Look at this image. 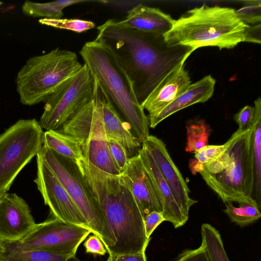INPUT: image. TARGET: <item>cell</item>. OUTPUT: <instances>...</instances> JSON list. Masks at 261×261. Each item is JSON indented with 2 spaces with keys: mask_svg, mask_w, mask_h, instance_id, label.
I'll use <instances>...</instances> for the list:
<instances>
[{
  "mask_svg": "<svg viewBox=\"0 0 261 261\" xmlns=\"http://www.w3.org/2000/svg\"><path fill=\"white\" fill-rule=\"evenodd\" d=\"M97 29L95 39L112 52L129 79L141 105L161 81L185 63L193 52L187 46L169 45L163 34L122 28L113 19Z\"/></svg>",
  "mask_w": 261,
  "mask_h": 261,
  "instance_id": "cell-1",
  "label": "cell"
},
{
  "mask_svg": "<svg viewBox=\"0 0 261 261\" xmlns=\"http://www.w3.org/2000/svg\"><path fill=\"white\" fill-rule=\"evenodd\" d=\"M79 166L115 238V245L107 251L109 255L146 250L150 238L146 236L143 217L123 176L103 172L86 160Z\"/></svg>",
  "mask_w": 261,
  "mask_h": 261,
  "instance_id": "cell-2",
  "label": "cell"
},
{
  "mask_svg": "<svg viewBox=\"0 0 261 261\" xmlns=\"http://www.w3.org/2000/svg\"><path fill=\"white\" fill-rule=\"evenodd\" d=\"M250 27L233 8L203 4L175 20L164 37L169 45L187 46L193 51L205 46L230 49L247 42Z\"/></svg>",
  "mask_w": 261,
  "mask_h": 261,
  "instance_id": "cell-3",
  "label": "cell"
},
{
  "mask_svg": "<svg viewBox=\"0 0 261 261\" xmlns=\"http://www.w3.org/2000/svg\"><path fill=\"white\" fill-rule=\"evenodd\" d=\"M80 54L98 87L142 143L149 135L148 117L136 97L129 79L112 52L95 39L86 42Z\"/></svg>",
  "mask_w": 261,
  "mask_h": 261,
  "instance_id": "cell-4",
  "label": "cell"
},
{
  "mask_svg": "<svg viewBox=\"0 0 261 261\" xmlns=\"http://www.w3.org/2000/svg\"><path fill=\"white\" fill-rule=\"evenodd\" d=\"M251 133L252 127L245 131L238 129L232 135V141L224 153L214 161L203 165L198 172L207 185L224 203L258 206L252 197Z\"/></svg>",
  "mask_w": 261,
  "mask_h": 261,
  "instance_id": "cell-5",
  "label": "cell"
},
{
  "mask_svg": "<svg viewBox=\"0 0 261 261\" xmlns=\"http://www.w3.org/2000/svg\"><path fill=\"white\" fill-rule=\"evenodd\" d=\"M83 65L75 53L59 48L29 58L15 80L20 101L27 106L45 102Z\"/></svg>",
  "mask_w": 261,
  "mask_h": 261,
  "instance_id": "cell-6",
  "label": "cell"
},
{
  "mask_svg": "<svg viewBox=\"0 0 261 261\" xmlns=\"http://www.w3.org/2000/svg\"><path fill=\"white\" fill-rule=\"evenodd\" d=\"M82 213L92 233L98 236L107 251L116 239L103 213L88 189L79 165L43 145L39 152Z\"/></svg>",
  "mask_w": 261,
  "mask_h": 261,
  "instance_id": "cell-7",
  "label": "cell"
},
{
  "mask_svg": "<svg viewBox=\"0 0 261 261\" xmlns=\"http://www.w3.org/2000/svg\"><path fill=\"white\" fill-rule=\"evenodd\" d=\"M94 82L95 100L92 98L83 105L59 131L82 141L84 157L89 164L106 173L119 175L121 173L110 153L97 86Z\"/></svg>",
  "mask_w": 261,
  "mask_h": 261,
  "instance_id": "cell-8",
  "label": "cell"
},
{
  "mask_svg": "<svg viewBox=\"0 0 261 261\" xmlns=\"http://www.w3.org/2000/svg\"><path fill=\"white\" fill-rule=\"evenodd\" d=\"M43 133L35 119H21L0 135V194L7 193L20 171L40 151Z\"/></svg>",
  "mask_w": 261,
  "mask_h": 261,
  "instance_id": "cell-9",
  "label": "cell"
},
{
  "mask_svg": "<svg viewBox=\"0 0 261 261\" xmlns=\"http://www.w3.org/2000/svg\"><path fill=\"white\" fill-rule=\"evenodd\" d=\"M95 82L84 64L45 101L39 123L46 130H58L64 123L94 95Z\"/></svg>",
  "mask_w": 261,
  "mask_h": 261,
  "instance_id": "cell-10",
  "label": "cell"
},
{
  "mask_svg": "<svg viewBox=\"0 0 261 261\" xmlns=\"http://www.w3.org/2000/svg\"><path fill=\"white\" fill-rule=\"evenodd\" d=\"M90 233V229L54 218L36 223L21 240L8 243L9 249L17 252L40 250L74 256L81 244Z\"/></svg>",
  "mask_w": 261,
  "mask_h": 261,
  "instance_id": "cell-11",
  "label": "cell"
},
{
  "mask_svg": "<svg viewBox=\"0 0 261 261\" xmlns=\"http://www.w3.org/2000/svg\"><path fill=\"white\" fill-rule=\"evenodd\" d=\"M36 156L37 173L34 182L54 218L90 229L76 204L39 152Z\"/></svg>",
  "mask_w": 261,
  "mask_h": 261,
  "instance_id": "cell-12",
  "label": "cell"
},
{
  "mask_svg": "<svg viewBox=\"0 0 261 261\" xmlns=\"http://www.w3.org/2000/svg\"><path fill=\"white\" fill-rule=\"evenodd\" d=\"M148 149L184 215L189 218L190 207L197 202L189 196L190 190L172 161L164 143L149 135L142 143Z\"/></svg>",
  "mask_w": 261,
  "mask_h": 261,
  "instance_id": "cell-13",
  "label": "cell"
},
{
  "mask_svg": "<svg viewBox=\"0 0 261 261\" xmlns=\"http://www.w3.org/2000/svg\"><path fill=\"white\" fill-rule=\"evenodd\" d=\"M36 224L26 202L15 193L0 194V237L8 243L23 239Z\"/></svg>",
  "mask_w": 261,
  "mask_h": 261,
  "instance_id": "cell-14",
  "label": "cell"
},
{
  "mask_svg": "<svg viewBox=\"0 0 261 261\" xmlns=\"http://www.w3.org/2000/svg\"><path fill=\"white\" fill-rule=\"evenodd\" d=\"M122 175L143 218L152 212L162 213V205L156 189L138 154L129 159Z\"/></svg>",
  "mask_w": 261,
  "mask_h": 261,
  "instance_id": "cell-15",
  "label": "cell"
},
{
  "mask_svg": "<svg viewBox=\"0 0 261 261\" xmlns=\"http://www.w3.org/2000/svg\"><path fill=\"white\" fill-rule=\"evenodd\" d=\"M191 84L190 77L182 63L170 71L141 105L149 113L148 119L158 115Z\"/></svg>",
  "mask_w": 261,
  "mask_h": 261,
  "instance_id": "cell-16",
  "label": "cell"
},
{
  "mask_svg": "<svg viewBox=\"0 0 261 261\" xmlns=\"http://www.w3.org/2000/svg\"><path fill=\"white\" fill-rule=\"evenodd\" d=\"M97 86L104 128L108 140L112 139L119 143L125 149L128 159L137 155L142 143L132 134L129 124L122 121L106 96L97 85Z\"/></svg>",
  "mask_w": 261,
  "mask_h": 261,
  "instance_id": "cell-17",
  "label": "cell"
},
{
  "mask_svg": "<svg viewBox=\"0 0 261 261\" xmlns=\"http://www.w3.org/2000/svg\"><path fill=\"white\" fill-rule=\"evenodd\" d=\"M138 155L156 189L162 205V214L165 221L171 223L175 228L183 226L188 218L182 212L154 160L143 144Z\"/></svg>",
  "mask_w": 261,
  "mask_h": 261,
  "instance_id": "cell-18",
  "label": "cell"
},
{
  "mask_svg": "<svg viewBox=\"0 0 261 261\" xmlns=\"http://www.w3.org/2000/svg\"><path fill=\"white\" fill-rule=\"evenodd\" d=\"M175 20L158 8L139 4L128 12L125 17L115 23L119 27L139 31L164 34Z\"/></svg>",
  "mask_w": 261,
  "mask_h": 261,
  "instance_id": "cell-19",
  "label": "cell"
},
{
  "mask_svg": "<svg viewBox=\"0 0 261 261\" xmlns=\"http://www.w3.org/2000/svg\"><path fill=\"white\" fill-rule=\"evenodd\" d=\"M215 84V79L207 75L191 84L158 115L149 119V126L153 128L173 114L194 104L207 101L213 95Z\"/></svg>",
  "mask_w": 261,
  "mask_h": 261,
  "instance_id": "cell-20",
  "label": "cell"
},
{
  "mask_svg": "<svg viewBox=\"0 0 261 261\" xmlns=\"http://www.w3.org/2000/svg\"><path fill=\"white\" fill-rule=\"evenodd\" d=\"M43 145L77 164L86 160L82 141L58 130L45 132L43 136Z\"/></svg>",
  "mask_w": 261,
  "mask_h": 261,
  "instance_id": "cell-21",
  "label": "cell"
},
{
  "mask_svg": "<svg viewBox=\"0 0 261 261\" xmlns=\"http://www.w3.org/2000/svg\"><path fill=\"white\" fill-rule=\"evenodd\" d=\"M254 118L252 126L251 151L253 170V198L261 205V98L254 101Z\"/></svg>",
  "mask_w": 261,
  "mask_h": 261,
  "instance_id": "cell-22",
  "label": "cell"
},
{
  "mask_svg": "<svg viewBox=\"0 0 261 261\" xmlns=\"http://www.w3.org/2000/svg\"><path fill=\"white\" fill-rule=\"evenodd\" d=\"M86 0H58L48 3H39L29 1L24 2L21 7L23 13L33 17L42 19L61 18L65 8L80 3L88 2Z\"/></svg>",
  "mask_w": 261,
  "mask_h": 261,
  "instance_id": "cell-23",
  "label": "cell"
},
{
  "mask_svg": "<svg viewBox=\"0 0 261 261\" xmlns=\"http://www.w3.org/2000/svg\"><path fill=\"white\" fill-rule=\"evenodd\" d=\"M202 244L210 261H230L225 252L221 235L211 225L204 223L201 228Z\"/></svg>",
  "mask_w": 261,
  "mask_h": 261,
  "instance_id": "cell-24",
  "label": "cell"
},
{
  "mask_svg": "<svg viewBox=\"0 0 261 261\" xmlns=\"http://www.w3.org/2000/svg\"><path fill=\"white\" fill-rule=\"evenodd\" d=\"M187 140L185 150L194 152L207 145L212 129L203 119H193L186 124Z\"/></svg>",
  "mask_w": 261,
  "mask_h": 261,
  "instance_id": "cell-25",
  "label": "cell"
},
{
  "mask_svg": "<svg viewBox=\"0 0 261 261\" xmlns=\"http://www.w3.org/2000/svg\"><path fill=\"white\" fill-rule=\"evenodd\" d=\"M225 204V213L231 222L241 227L255 222L261 217L260 208L256 205L241 203L236 207L232 202H227Z\"/></svg>",
  "mask_w": 261,
  "mask_h": 261,
  "instance_id": "cell-26",
  "label": "cell"
},
{
  "mask_svg": "<svg viewBox=\"0 0 261 261\" xmlns=\"http://www.w3.org/2000/svg\"><path fill=\"white\" fill-rule=\"evenodd\" d=\"M232 137L222 145H207L194 152V159L190 161L189 168L194 175L198 173L203 165L214 161L227 150Z\"/></svg>",
  "mask_w": 261,
  "mask_h": 261,
  "instance_id": "cell-27",
  "label": "cell"
},
{
  "mask_svg": "<svg viewBox=\"0 0 261 261\" xmlns=\"http://www.w3.org/2000/svg\"><path fill=\"white\" fill-rule=\"evenodd\" d=\"M3 261H81L76 256H70L34 250L25 252L9 251Z\"/></svg>",
  "mask_w": 261,
  "mask_h": 261,
  "instance_id": "cell-28",
  "label": "cell"
},
{
  "mask_svg": "<svg viewBox=\"0 0 261 261\" xmlns=\"http://www.w3.org/2000/svg\"><path fill=\"white\" fill-rule=\"evenodd\" d=\"M39 22L43 24L55 28L69 30L78 33L95 27V24L93 21L80 19H41Z\"/></svg>",
  "mask_w": 261,
  "mask_h": 261,
  "instance_id": "cell-29",
  "label": "cell"
},
{
  "mask_svg": "<svg viewBox=\"0 0 261 261\" xmlns=\"http://www.w3.org/2000/svg\"><path fill=\"white\" fill-rule=\"evenodd\" d=\"M236 13L239 17L247 24L260 22V1L246 2Z\"/></svg>",
  "mask_w": 261,
  "mask_h": 261,
  "instance_id": "cell-30",
  "label": "cell"
},
{
  "mask_svg": "<svg viewBox=\"0 0 261 261\" xmlns=\"http://www.w3.org/2000/svg\"><path fill=\"white\" fill-rule=\"evenodd\" d=\"M111 155L121 174L125 170L129 159L124 148L117 141L108 140Z\"/></svg>",
  "mask_w": 261,
  "mask_h": 261,
  "instance_id": "cell-31",
  "label": "cell"
},
{
  "mask_svg": "<svg viewBox=\"0 0 261 261\" xmlns=\"http://www.w3.org/2000/svg\"><path fill=\"white\" fill-rule=\"evenodd\" d=\"M254 113V106H246L235 114L234 119L239 125V130L245 131L252 127Z\"/></svg>",
  "mask_w": 261,
  "mask_h": 261,
  "instance_id": "cell-32",
  "label": "cell"
},
{
  "mask_svg": "<svg viewBox=\"0 0 261 261\" xmlns=\"http://www.w3.org/2000/svg\"><path fill=\"white\" fill-rule=\"evenodd\" d=\"M172 261H210L203 244L194 249H186Z\"/></svg>",
  "mask_w": 261,
  "mask_h": 261,
  "instance_id": "cell-33",
  "label": "cell"
},
{
  "mask_svg": "<svg viewBox=\"0 0 261 261\" xmlns=\"http://www.w3.org/2000/svg\"><path fill=\"white\" fill-rule=\"evenodd\" d=\"M143 221L146 236L150 239L153 231L165 219L162 213L152 212L146 215L143 218Z\"/></svg>",
  "mask_w": 261,
  "mask_h": 261,
  "instance_id": "cell-34",
  "label": "cell"
},
{
  "mask_svg": "<svg viewBox=\"0 0 261 261\" xmlns=\"http://www.w3.org/2000/svg\"><path fill=\"white\" fill-rule=\"evenodd\" d=\"M84 246L87 253L104 255L107 252L103 243L99 238L94 234L90 236L85 241Z\"/></svg>",
  "mask_w": 261,
  "mask_h": 261,
  "instance_id": "cell-35",
  "label": "cell"
},
{
  "mask_svg": "<svg viewBox=\"0 0 261 261\" xmlns=\"http://www.w3.org/2000/svg\"><path fill=\"white\" fill-rule=\"evenodd\" d=\"M145 250L115 256L117 261H147Z\"/></svg>",
  "mask_w": 261,
  "mask_h": 261,
  "instance_id": "cell-36",
  "label": "cell"
},
{
  "mask_svg": "<svg viewBox=\"0 0 261 261\" xmlns=\"http://www.w3.org/2000/svg\"><path fill=\"white\" fill-rule=\"evenodd\" d=\"M9 252L8 243L0 237V261H3L9 254Z\"/></svg>",
  "mask_w": 261,
  "mask_h": 261,
  "instance_id": "cell-37",
  "label": "cell"
},
{
  "mask_svg": "<svg viewBox=\"0 0 261 261\" xmlns=\"http://www.w3.org/2000/svg\"><path fill=\"white\" fill-rule=\"evenodd\" d=\"M107 261H117L115 256L109 255Z\"/></svg>",
  "mask_w": 261,
  "mask_h": 261,
  "instance_id": "cell-38",
  "label": "cell"
},
{
  "mask_svg": "<svg viewBox=\"0 0 261 261\" xmlns=\"http://www.w3.org/2000/svg\"><path fill=\"white\" fill-rule=\"evenodd\" d=\"M1 4H2V3H1V2H0V5H1Z\"/></svg>",
  "mask_w": 261,
  "mask_h": 261,
  "instance_id": "cell-39",
  "label": "cell"
}]
</instances>
